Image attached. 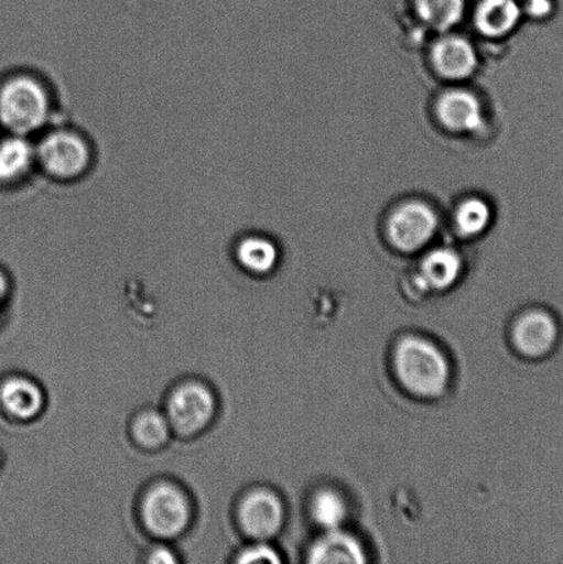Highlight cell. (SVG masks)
I'll use <instances>...</instances> for the list:
<instances>
[{
  "label": "cell",
  "mask_w": 563,
  "mask_h": 564,
  "mask_svg": "<svg viewBox=\"0 0 563 564\" xmlns=\"http://www.w3.org/2000/svg\"><path fill=\"white\" fill-rule=\"evenodd\" d=\"M396 369L401 383L413 394H443L450 379L446 359L432 343L419 337H405L397 347Z\"/></svg>",
  "instance_id": "6da1fadb"
},
{
  "label": "cell",
  "mask_w": 563,
  "mask_h": 564,
  "mask_svg": "<svg viewBox=\"0 0 563 564\" xmlns=\"http://www.w3.org/2000/svg\"><path fill=\"white\" fill-rule=\"evenodd\" d=\"M50 99L46 88L31 76H15L0 87V123L25 137L46 123Z\"/></svg>",
  "instance_id": "7a4b0ae2"
},
{
  "label": "cell",
  "mask_w": 563,
  "mask_h": 564,
  "mask_svg": "<svg viewBox=\"0 0 563 564\" xmlns=\"http://www.w3.org/2000/svg\"><path fill=\"white\" fill-rule=\"evenodd\" d=\"M141 516L149 533L159 539H175L191 522V502L175 485L159 484L143 497Z\"/></svg>",
  "instance_id": "3957f363"
},
{
  "label": "cell",
  "mask_w": 563,
  "mask_h": 564,
  "mask_svg": "<svg viewBox=\"0 0 563 564\" xmlns=\"http://www.w3.org/2000/svg\"><path fill=\"white\" fill-rule=\"evenodd\" d=\"M36 160L55 180L79 178L90 165V149L80 135L72 131H54L35 149Z\"/></svg>",
  "instance_id": "277c9868"
},
{
  "label": "cell",
  "mask_w": 563,
  "mask_h": 564,
  "mask_svg": "<svg viewBox=\"0 0 563 564\" xmlns=\"http://www.w3.org/2000/svg\"><path fill=\"white\" fill-rule=\"evenodd\" d=\"M215 413V398L206 386L186 383L170 395L167 419L171 429L181 435L201 433L212 422Z\"/></svg>",
  "instance_id": "5b68a950"
},
{
  "label": "cell",
  "mask_w": 563,
  "mask_h": 564,
  "mask_svg": "<svg viewBox=\"0 0 563 564\" xmlns=\"http://www.w3.org/2000/svg\"><path fill=\"white\" fill-rule=\"evenodd\" d=\"M439 228L434 209L422 202H410L397 208L389 219V239L404 252L421 250Z\"/></svg>",
  "instance_id": "8992f818"
},
{
  "label": "cell",
  "mask_w": 563,
  "mask_h": 564,
  "mask_svg": "<svg viewBox=\"0 0 563 564\" xmlns=\"http://www.w3.org/2000/svg\"><path fill=\"white\" fill-rule=\"evenodd\" d=\"M284 511L278 496L258 489L240 502L239 523L247 535L258 541L272 539L283 524Z\"/></svg>",
  "instance_id": "52a82bcc"
},
{
  "label": "cell",
  "mask_w": 563,
  "mask_h": 564,
  "mask_svg": "<svg viewBox=\"0 0 563 564\" xmlns=\"http://www.w3.org/2000/svg\"><path fill=\"white\" fill-rule=\"evenodd\" d=\"M560 334V325L553 314L544 310H531L517 321L512 340L523 356L543 358L554 350Z\"/></svg>",
  "instance_id": "ba28073f"
},
{
  "label": "cell",
  "mask_w": 563,
  "mask_h": 564,
  "mask_svg": "<svg viewBox=\"0 0 563 564\" xmlns=\"http://www.w3.org/2000/svg\"><path fill=\"white\" fill-rule=\"evenodd\" d=\"M433 64L446 79L462 80L472 76L478 59L473 44L465 37L445 36L433 47Z\"/></svg>",
  "instance_id": "9c48e42d"
},
{
  "label": "cell",
  "mask_w": 563,
  "mask_h": 564,
  "mask_svg": "<svg viewBox=\"0 0 563 564\" xmlns=\"http://www.w3.org/2000/svg\"><path fill=\"white\" fill-rule=\"evenodd\" d=\"M44 394L35 381L13 376L0 384V405L11 417L28 422L39 416L44 408Z\"/></svg>",
  "instance_id": "30bf717a"
},
{
  "label": "cell",
  "mask_w": 563,
  "mask_h": 564,
  "mask_svg": "<svg viewBox=\"0 0 563 564\" xmlns=\"http://www.w3.org/2000/svg\"><path fill=\"white\" fill-rule=\"evenodd\" d=\"M437 112L446 129L452 131L473 132L484 124L481 104L465 90L445 93L439 101Z\"/></svg>",
  "instance_id": "8fae6325"
},
{
  "label": "cell",
  "mask_w": 563,
  "mask_h": 564,
  "mask_svg": "<svg viewBox=\"0 0 563 564\" xmlns=\"http://www.w3.org/2000/svg\"><path fill=\"white\" fill-rule=\"evenodd\" d=\"M308 562L314 564H361L366 562L361 545L351 535L329 530L312 546Z\"/></svg>",
  "instance_id": "7c38bea8"
},
{
  "label": "cell",
  "mask_w": 563,
  "mask_h": 564,
  "mask_svg": "<svg viewBox=\"0 0 563 564\" xmlns=\"http://www.w3.org/2000/svg\"><path fill=\"white\" fill-rule=\"evenodd\" d=\"M521 19L516 0H483L476 13V24L484 35L500 37L510 33Z\"/></svg>",
  "instance_id": "4fadbf2b"
},
{
  "label": "cell",
  "mask_w": 563,
  "mask_h": 564,
  "mask_svg": "<svg viewBox=\"0 0 563 564\" xmlns=\"http://www.w3.org/2000/svg\"><path fill=\"white\" fill-rule=\"evenodd\" d=\"M35 148L22 135L0 142V184H13L30 173L35 162Z\"/></svg>",
  "instance_id": "5bb4252c"
},
{
  "label": "cell",
  "mask_w": 563,
  "mask_h": 564,
  "mask_svg": "<svg viewBox=\"0 0 563 564\" xmlns=\"http://www.w3.org/2000/svg\"><path fill=\"white\" fill-rule=\"evenodd\" d=\"M236 259L247 272L268 274L278 264L279 251L272 241L263 237L250 236L236 247Z\"/></svg>",
  "instance_id": "9a60e30c"
},
{
  "label": "cell",
  "mask_w": 563,
  "mask_h": 564,
  "mask_svg": "<svg viewBox=\"0 0 563 564\" xmlns=\"http://www.w3.org/2000/svg\"><path fill=\"white\" fill-rule=\"evenodd\" d=\"M421 272L423 280L434 290H445L459 278L462 259L455 251L440 248L423 259Z\"/></svg>",
  "instance_id": "2e32d148"
},
{
  "label": "cell",
  "mask_w": 563,
  "mask_h": 564,
  "mask_svg": "<svg viewBox=\"0 0 563 564\" xmlns=\"http://www.w3.org/2000/svg\"><path fill=\"white\" fill-rule=\"evenodd\" d=\"M421 19L437 31H448L462 20L465 0H416Z\"/></svg>",
  "instance_id": "e0dca14e"
},
{
  "label": "cell",
  "mask_w": 563,
  "mask_h": 564,
  "mask_svg": "<svg viewBox=\"0 0 563 564\" xmlns=\"http://www.w3.org/2000/svg\"><path fill=\"white\" fill-rule=\"evenodd\" d=\"M347 507L344 499L335 490L317 491L312 501V517L325 530H338L345 522Z\"/></svg>",
  "instance_id": "ac0fdd59"
},
{
  "label": "cell",
  "mask_w": 563,
  "mask_h": 564,
  "mask_svg": "<svg viewBox=\"0 0 563 564\" xmlns=\"http://www.w3.org/2000/svg\"><path fill=\"white\" fill-rule=\"evenodd\" d=\"M170 433L169 419L154 411L140 414L132 425V435L136 441L148 449L164 445L170 438Z\"/></svg>",
  "instance_id": "d6986e66"
},
{
  "label": "cell",
  "mask_w": 563,
  "mask_h": 564,
  "mask_svg": "<svg viewBox=\"0 0 563 564\" xmlns=\"http://www.w3.org/2000/svg\"><path fill=\"white\" fill-rule=\"evenodd\" d=\"M492 213L481 198H468L457 208L456 226L463 236L481 235L488 228Z\"/></svg>",
  "instance_id": "ffe728a7"
},
{
  "label": "cell",
  "mask_w": 563,
  "mask_h": 564,
  "mask_svg": "<svg viewBox=\"0 0 563 564\" xmlns=\"http://www.w3.org/2000/svg\"><path fill=\"white\" fill-rule=\"evenodd\" d=\"M236 562L240 564H257V563H280L278 552L270 549L269 545L263 544L262 541H258V544L247 546L242 550L239 556L236 557Z\"/></svg>",
  "instance_id": "44dd1931"
},
{
  "label": "cell",
  "mask_w": 563,
  "mask_h": 564,
  "mask_svg": "<svg viewBox=\"0 0 563 564\" xmlns=\"http://www.w3.org/2000/svg\"><path fill=\"white\" fill-rule=\"evenodd\" d=\"M527 10L534 19H545L553 11V2L551 0H528Z\"/></svg>",
  "instance_id": "7402d4cb"
},
{
  "label": "cell",
  "mask_w": 563,
  "mask_h": 564,
  "mask_svg": "<svg viewBox=\"0 0 563 564\" xmlns=\"http://www.w3.org/2000/svg\"><path fill=\"white\" fill-rule=\"evenodd\" d=\"M148 562L154 564H170L178 562V557H176L174 552L167 549V546H158V549H153L149 552Z\"/></svg>",
  "instance_id": "603a6c76"
},
{
  "label": "cell",
  "mask_w": 563,
  "mask_h": 564,
  "mask_svg": "<svg viewBox=\"0 0 563 564\" xmlns=\"http://www.w3.org/2000/svg\"><path fill=\"white\" fill-rule=\"evenodd\" d=\"M9 296V281L2 270H0V308H2L6 299Z\"/></svg>",
  "instance_id": "cb8c5ba5"
}]
</instances>
